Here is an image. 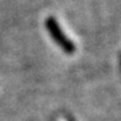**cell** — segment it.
I'll return each mask as SVG.
<instances>
[{
    "label": "cell",
    "instance_id": "2",
    "mask_svg": "<svg viewBox=\"0 0 121 121\" xmlns=\"http://www.w3.org/2000/svg\"><path fill=\"white\" fill-rule=\"evenodd\" d=\"M65 117H67V121H74V119H73L72 116H69V115H67Z\"/></svg>",
    "mask_w": 121,
    "mask_h": 121
},
{
    "label": "cell",
    "instance_id": "1",
    "mask_svg": "<svg viewBox=\"0 0 121 121\" xmlns=\"http://www.w3.org/2000/svg\"><path fill=\"white\" fill-rule=\"evenodd\" d=\"M45 25H46V29L48 31V34L53 38V41L56 42L65 53H68V54L74 53V51H75L74 43L64 35V32L62 31V29H60V26L58 25L56 19L52 17V16L51 17H47L46 21H45Z\"/></svg>",
    "mask_w": 121,
    "mask_h": 121
}]
</instances>
